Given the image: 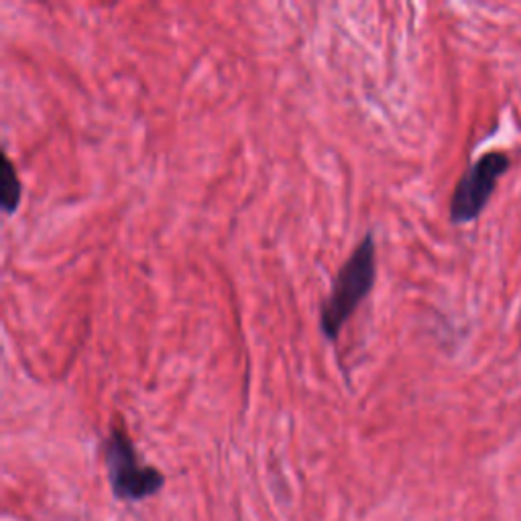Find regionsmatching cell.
Masks as SVG:
<instances>
[{
  "label": "cell",
  "mask_w": 521,
  "mask_h": 521,
  "mask_svg": "<svg viewBox=\"0 0 521 521\" xmlns=\"http://www.w3.org/2000/svg\"><path fill=\"white\" fill-rule=\"evenodd\" d=\"M509 169L505 153H487L460 178L450 200V218L456 224L475 220L491 200L499 178Z\"/></svg>",
  "instance_id": "3957f363"
},
{
  "label": "cell",
  "mask_w": 521,
  "mask_h": 521,
  "mask_svg": "<svg viewBox=\"0 0 521 521\" xmlns=\"http://www.w3.org/2000/svg\"><path fill=\"white\" fill-rule=\"evenodd\" d=\"M104 460L112 491L121 499H143L157 493L163 485L161 473L143 465L133 440L119 424L110 426L104 442Z\"/></svg>",
  "instance_id": "7a4b0ae2"
},
{
  "label": "cell",
  "mask_w": 521,
  "mask_h": 521,
  "mask_svg": "<svg viewBox=\"0 0 521 521\" xmlns=\"http://www.w3.org/2000/svg\"><path fill=\"white\" fill-rule=\"evenodd\" d=\"M21 180L15 163L3 155V171H0V206L7 214H13L21 204Z\"/></svg>",
  "instance_id": "277c9868"
},
{
  "label": "cell",
  "mask_w": 521,
  "mask_h": 521,
  "mask_svg": "<svg viewBox=\"0 0 521 521\" xmlns=\"http://www.w3.org/2000/svg\"><path fill=\"white\" fill-rule=\"evenodd\" d=\"M377 275V245L375 237L367 233L338 269L330 296L320 308V330L328 340H336L342 328L359 310L363 300L371 294Z\"/></svg>",
  "instance_id": "6da1fadb"
}]
</instances>
